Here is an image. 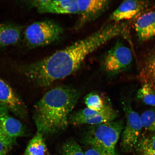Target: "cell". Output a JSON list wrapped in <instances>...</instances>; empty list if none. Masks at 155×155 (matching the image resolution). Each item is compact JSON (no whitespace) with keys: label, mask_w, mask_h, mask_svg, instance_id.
Segmentation results:
<instances>
[{"label":"cell","mask_w":155,"mask_h":155,"mask_svg":"<svg viewBox=\"0 0 155 155\" xmlns=\"http://www.w3.org/2000/svg\"><path fill=\"white\" fill-rule=\"evenodd\" d=\"M128 26L123 22L106 25L91 35L48 57L21 65L19 69L38 86L49 87L76 71L87 56L101 46L116 37L126 35Z\"/></svg>","instance_id":"6da1fadb"},{"label":"cell","mask_w":155,"mask_h":155,"mask_svg":"<svg viewBox=\"0 0 155 155\" xmlns=\"http://www.w3.org/2000/svg\"><path fill=\"white\" fill-rule=\"evenodd\" d=\"M80 96L78 91L69 87H57L48 91L35 106L38 132L43 136L53 135L66 129Z\"/></svg>","instance_id":"7a4b0ae2"},{"label":"cell","mask_w":155,"mask_h":155,"mask_svg":"<svg viewBox=\"0 0 155 155\" xmlns=\"http://www.w3.org/2000/svg\"><path fill=\"white\" fill-rule=\"evenodd\" d=\"M124 127L121 120L93 125L85 133L83 141L104 153L117 155L116 146Z\"/></svg>","instance_id":"3957f363"},{"label":"cell","mask_w":155,"mask_h":155,"mask_svg":"<svg viewBox=\"0 0 155 155\" xmlns=\"http://www.w3.org/2000/svg\"><path fill=\"white\" fill-rule=\"evenodd\" d=\"M63 32L62 28L51 21H43L32 23L24 32V39L30 48L49 45L57 41Z\"/></svg>","instance_id":"277c9868"},{"label":"cell","mask_w":155,"mask_h":155,"mask_svg":"<svg viewBox=\"0 0 155 155\" xmlns=\"http://www.w3.org/2000/svg\"><path fill=\"white\" fill-rule=\"evenodd\" d=\"M123 104L126 124L122 131L121 146L125 152H130L135 150L143 129L140 116L133 109L129 101H125Z\"/></svg>","instance_id":"5b68a950"},{"label":"cell","mask_w":155,"mask_h":155,"mask_svg":"<svg viewBox=\"0 0 155 155\" xmlns=\"http://www.w3.org/2000/svg\"><path fill=\"white\" fill-rule=\"evenodd\" d=\"M133 59L130 49L119 40L107 54L104 61V69L108 74H117L129 68Z\"/></svg>","instance_id":"8992f818"},{"label":"cell","mask_w":155,"mask_h":155,"mask_svg":"<svg viewBox=\"0 0 155 155\" xmlns=\"http://www.w3.org/2000/svg\"><path fill=\"white\" fill-rule=\"evenodd\" d=\"M117 116V112L110 105L102 112L87 107L70 116L69 123L74 125H96L114 121Z\"/></svg>","instance_id":"52a82bcc"},{"label":"cell","mask_w":155,"mask_h":155,"mask_svg":"<svg viewBox=\"0 0 155 155\" xmlns=\"http://www.w3.org/2000/svg\"><path fill=\"white\" fill-rule=\"evenodd\" d=\"M26 4L29 7L36 9L40 13L78 14V5L77 1L38 0L28 1Z\"/></svg>","instance_id":"ba28073f"},{"label":"cell","mask_w":155,"mask_h":155,"mask_svg":"<svg viewBox=\"0 0 155 155\" xmlns=\"http://www.w3.org/2000/svg\"><path fill=\"white\" fill-rule=\"evenodd\" d=\"M79 19L77 28L95 20L108 8L110 1L107 0H77Z\"/></svg>","instance_id":"9c48e42d"},{"label":"cell","mask_w":155,"mask_h":155,"mask_svg":"<svg viewBox=\"0 0 155 155\" xmlns=\"http://www.w3.org/2000/svg\"><path fill=\"white\" fill-rule=\"evenodd\" d=\"M0 106L22 118L26 117L27 109L24 102L10 85L0 78Z\"/></svg>","instance_id":"30bf717a"},{"label":"cell","mask_w":155,"mask_h":155,"mask_svg":"<svg viewBox=\"0 0 155 155\" xmlns=\"http://www.w3.org/2000/svg\"><path fill=\"white\" fill-rule=\"evenodd\" d=\"M149 4L147 1L133 0L124 1L110 15L109 20L115 23L121 22L123 21L132 20L147 8Z\"/></svg>","instance_id":"8fae6325"},{"label":"cell","mask_w":155,"mask_h":155,"mask_svg":"<svg viewBox=\"0 0 155 155\" xmlns=\"http://www.w3.org/2000/svg\"><path fill=\"white\" fill-rule=\"evenodd\" d=\"M0 126L5 135L13 140L25 134V130L22 124L9 115L8 110L1 106Z\"/></svg>","instance_id":"7c38bea8"},{"label":"cell","mask_w":155,"mask_h":155,"mask_svg":"<svg viewBox=\"0 0 155 155\" xmlns=\"http://www.w3.org/2000/svg\"><path fill=\"white\" fill-rule=\"evenodd\" d=\"M136 32L140 42H144L155 36V10L141 15L135 24Z\"/></svg>","instance_id":"4fadbf2b"},{"label":"cell","mask_w":155,"mask_h":155,"mask_svg":"<svg viewBox=\"0 0 155 155\" xmlns=\"http://www.w3.org/2000/svg\"><path fill=\"white\" fill-rule=\"evenodd\" d=\"M21 29L14 24H0V48L14 45L20 39Z\"/></svg>","instance_id":"5bb4252c"},{"label":"cell","mask_w":155,"mask_h":155,"mask_svg":"<svg viewBox=\"0 0 155 155\" xmlns=\"http://www.w3.org/2000/svg\"><path fill=\"white\" fill-rule=\"evenodd\" d=\"M139 78L143 84H149L155 90V48L145 60Z\"/></svg>","instance_id":"9a60e30c"},{"label":"cell","mask_w":155,"mask_h":155,"mask_svg":"<svg viewBox=\"0 0 155 155\" xmlns=\"http://www.w3.org/2000/svg\"><path fill=\"white\" fill-rule=\"evenodd\" d=\"M46 150L44 136L37 131L29 142L24 155H45Z\"/></svg>","instance_id":"2e32d148"},{"label":"cell","mask_w":155,"mask_h":155,"mask_svg":"<svg viewBox=\"0 0 155 155\" xmlns=\"http://www.w3.org/2000/svg\"><path fill=\"white\" fill-rule=\"evenodd\" d=\"M84 102L87 107L98 112L104 111L110 106L104 102L100 95L95 92H91L87 94L84 98Z\"/></svg>","instance_id":"e0dca14e"},{"label":"cell","mask_w":155,"mask_h":155,"mask_svg":"<svg viewBox=\"0 0 155 155\" xmlns=\"http://www.w3.org/2000/svg\"><path fill=\"white\" fill-rule=\"evenodd\" d=\"M137 96L146 105L155 107V90L150 85L143 84L138 90Z\"/></svg>","instance_id":"ac0fdd59"},{"label":"cell","mask_w":155,"mask_h":155,"mask_svg":"<svg viewBox=\"0 0 155 155\" xmlns=\"http://www.w3.org/2000/svg\"><path fill=\"white\" fill-rule=\"evenodd\" d=\"M140 119L142 129L150 133L155 132V108L143 112Z\"/></svg>","instance_id":"d6986e66"},{"label":"cell","mask_w":155,"mask_h":155,"mask_svg":"<svg viewBox=\"0 0 155 155\" xmlns=\"http://www.w3.org/2000/svg\"><path fill=\"white\" fill-rule=\"evenodd\" d=\"M155 151V132L140 137L135 150Z\"/></svg>","instance_id":"ffe728a7"},{"label":"cell","mask_w":155,"mask_h":155,"mask_svg":"<svg viewBox=\"0 0 155 155\" xmlns=\"http://www.w3.org/2000/svg\"><path fill=\"white\" fill-rule=\"evenodd\" d=\"M61 152L63 155H85L80 145L72 140L64 143L61 147Z\"/></svg>","instance_id":"44dd1931"},{"label":"cell","mask_w":155,"mask_h":155,"mask_svg":"<svg viewBox=\"0 0 155 155\" xmlns=\"http://www.w3.org/2000/svg\"><path fill=\"white\" fill-rule=\"evenodd\" d=\"M15 141L8 137L0 126V155H7Z\"/></svg>","instance_id":"7402d4cb"},{"label":"cell","mask_w":155,"mask_h":155,"mask_svg":"<svg viewBox=\"0 0 155 155\" xmlns=\"http://www.w3.org/2000/svg\"><path fill=\"white\" fill-rule=\"evenodd\" d=\"M84 153L85 155H109L92 147L87 150Z\"/></svg>","instance_id":"603a6c76"},{"label":"cell","mask_w":155,"mask_h":155,"mask_svg":"<svg viewBox=\"0 0 155 155\" xmlns=\"http://www.w3.org/2000/svg\"><path fill=\"white\" fill-rule=\"evenodd\" d=\"M137 155H155V151L150 150H136Z\"/></svg>","instance_id":"cb8c5ba5"}]
</instances>
